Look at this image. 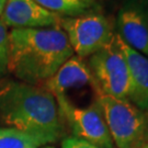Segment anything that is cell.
Listing matches in <instances>:
<instances>
[{
  "label": "cell",
  "mask_w": 148,
  "mask_h": 148,
  "mask_svg": "<svg viewBox=\"0 0 148 148\" xmlns=\"http://www.w3.org/2000/svg\"><path fill=\"white\" fill-rule=\"evenodd\" d=\"M0 116L43 146L57 142L66 130L54 95L42 86L19 80L0 81Z\"/></svg>",
  "instance_id": "1"
},
{
  "label": "cell",
  "mask_w": 148,
  "mask_h": 148,
  "mask_svg": "<svg viewBox=\"0 0 148 148\" xmlns=\"http://www.w3.org/2000/svg\"><path fill=\"white\" fill-rule=\"evenodd\" d=\"M75 53L60 27L11 29L8 71L30 85H43Z\"/></svg>",
  "instance_id": "2"
},
{
  "label": "cell",
  "mask_w": 148,
  "mask_h": 148,
  "mask_svg": "<svg viewBox=\"0 0 148 148\" xmlns=\"http://www.w3.org/2000/svg\"><path fill=\"white\" fill-rule=\"evenodd\" d=\"M54 95L59 111L69 108H87L98 102L100 91L85 58L71 56L43 85Z\"/></svg>",
  "instance_id": "3"
},
{
  "label": "cell",
  "mask_w": 148,
  "mask_h": 148,
  "mask_svg": "<svg viewBox=\"0 0 148 148\" xmlns=\"http://www.w3.org/2000/svg\"><path fill=\"white\" fill-rule=\"evenodd\" d=\"M99 103L117 148H143L148 143V114L128 100L101 93Z\"/></svg>",
  "instance_id": "4"
},
{
  "label": "cell",
  "mask_w": 148,
  "mask_h": 148,
  "mask_svg": "<svg viewBox=\"0 0 148 148\" xmlns=\"http://www.w3.org/2000/svg\"><path fill=\"white\" fill-rule=\"evenodd\" d=\"M87 63L101 95L128 100L130 73L124 54L117 44L116 34L91 55Z\"/></svg>",
  "instance_id": "5"
},
{
  "label": "cell",
  "mask_w": 148,
  "mask_h": 148,
  "mask_svg": "<svg viewBox=\"0 0 148 148\" xmlns=\"http://www.w3.org/2000/svg\"><path fill=\"white\" fill-rule=\"evenodd\" d=\"M60 29L65 32L75 55L87 58L106 45L114 36L110 20L100 13L62 16Z\"/></svg>",
  "instance_id": "6"
},
{
  "label": "cell",
  "mask_w": 148,
  "mask_h": 148,
  "mask_svg": "<svg viewBox=\"0 0 148 148\" xmlns=\"http://www.w3.org/2000/svg\"><path fill=\"white\" fill-rule=\"evenodd\" d=\"M59 112L65 125L71 130L74 137L100 148H114L99 99L98 102L87 108H69Z\"/></svg>",
  "instance_id": "7"
},
{
  "label": "cell",
  "mask_w": 148,
  "mask_h": 148,
  "mask_svg": "<svg viewBox=\"0 0 148 148\" xmlns=\"http://www.w3.org/2000/svg\"><path fill=\"white\" fill-rule=\"evenodd\" d=\"M60 18L35 0H7L0 21L11 29H47L60 27Z\"/></svg>",
  "instance_id": "8"
},
{
  "label": "cell",
  "mask_w": 148,
  "mask_h": 148,
  "mask_svg": "<svg viewBox=\"0 0 148 148\" xmlns=\"http://www.w3.org/2000/svg\"><path fill=\"white\" fill-rule=\"evenodd\" d=\"M117 35L138 53L148 57V9L140 3L121 8L116 18Z\"/></svg>",
  "instance_id": "9"
},
{
  "label": "cell",
  "mask_w": 148,
  "mask_h": 148,
  "mask_svg": "<svg viewBox=\"0 0 148 148\" xmlns=\"http://www.w3.org/2000/svg\"><path fill=\"white\" fill-rule=\"evenodd\" d=\"M116 41L126 59L130 73L128 101L148 114V57L126 45L117 34Z\"/></svg>",
  "instance_id": "10"
},
{
  "label": "cell",
  "mask_w": 148,
  "mask_h": 148,
  "mask_svg": "<svg viewBox=\"0 0 148 148\" xmlns=\"http://www.w3.org/2000/svg\"><path fill=\"white\" fill-rule=\"evenodd\" d=\"M46 10L59 16H77L88 13L93 5L86 0H35Z\"/></svg>",
  "instance_id": "11"
},
{
  "label": "cell",
  "mask_w": 148,
  "mask_h": 148,
  "mask_svg": "<svg viewBox=\"0 0 148 148\" xmlns=\"http://www.w3.org/2000/svg\"><path fill=\"white\" fill-rule=\"evenodd\" d=\"M43 146L36 138L12 127L0 128V148H38Z\"/></svg>",
  "instance_id": "12"
},
{
  "label": "cell",
  "mask_w": 148,
  "mask_h": 148,
  "mask_svg": "<svg viewBox=\"0 0 148 148\" xmlns=\"http://www.w3.org/2000/svg\"><path fill=\"white\" fill-rule=\"evenodd\" d=\"M9 64V30L0 21V81L8 73Z\"/></svg>",
  "instance_id": "13"
},
{
  "label": "cell",
  "mask_w": 148,
  "mask_h": 148,
  "mask_svg": "<svg viewBox=\"0 0 148 148\" xmlns=\"http://www.w3.org/2000/svg\"><path fill=\"white\" fill-rule=\"evenodd\" d=\"M62 148H100L93 144L86 142L84 139L74 137H66L62 140Z\"/></svg>",
  "instance_id": "14"
},
{
  "label": "cell",
  "mask_w": 148,
  "mask_h": 148,
  "mask_svg": "<svg viewBox=\"0 0 148 148\" xmlns=\"http://www.w3.org/2000/svg\"><path fill=\"white\" fill-rule=\"evenodd\" d=\"M5 3H7V0H0V18L3 13V10H5Z\"/></svg>",
  "instance_id": "15"
},
{
  "label": "cell",
  "mask_w": 148,
  "mask_h": 148,
  "mask_svg": "<svg viewBox=\"0 0 148 148\" xmlns=\"http://www.w3.org/2000/svg\"><path fill=\"white\" fill-rule=\"evenodd\" d=\"M87 2H89V3H91V5H95V0H86Z\"/></svg>",
  "instance_id": "16"
},
{
  "label": "cell",
  "mask_w": 148,
  "mask_h": 148,
  "mask_svg": "<svg viewBox=\"0 0 148 148\" xmlns=\"http://www.w3.org/2000/svg\"><path fill=\"white\" fill-rule=\"evenodd\" d=\"M143 148H148V143L147 144H146V145H145V146H144V147Z\"/></svg>",
  "instance_id": "17"
},
{
  "label": "cell",
  "mask_w": 148,
  "mask_h": 148,
  "mask_svg": "<svg viewBox=\"0 0 148 148\" xmlns=\"http://www.w3.org/2000/svg\"><path fill=\"white\" fill-rule=\"evenodd\" d=\"M43 148H54V147H43Z\"/></svg>",
  "instance_id": "18"
}]
</instances>
